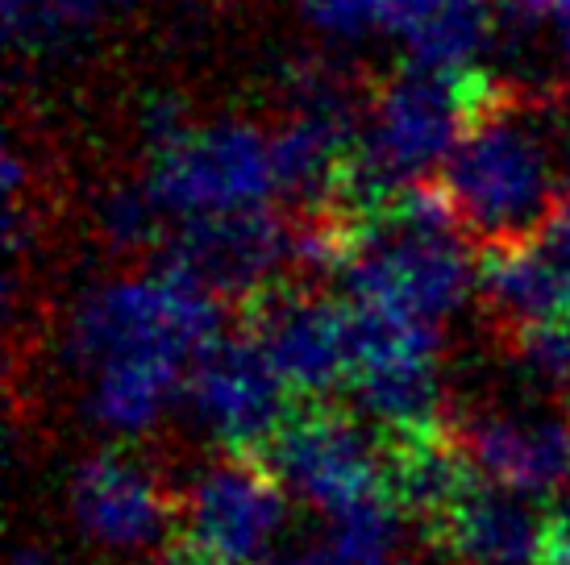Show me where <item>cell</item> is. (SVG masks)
Wrapping results in <instances>:
<instances>
[{
  "instance_id": "cell-11",
  "label": "cell",
  "mask_w": 570,
  "mask_h": 565,
  "mask_svg": "<svg viewBox=\"0 0 570 565\" xmlns=\"http://www.w3.org/2000/svg\"><path fill=\"white\" fill-rule=\"evenodd\" d=\"M250 337L263 346L271 366L284 375L287 391L330 399L346 391L354 370V308L317 287H275L250 299Z\"/></svg>"
},
{
  "instance_id": "cell-28",
  "label": "cell",
  "mask_w": 570,
  "mask_h": 565,
  "mask_svg": "<svg viewBox=\"0 0 570 565\" xmlns=\"http://www.w3.org/2000/svg\"><path fill=\"white\" fill-rule=\"evenodd\" d=\"M558 30H562V47H567V54H570V9L558 13Z\"/></svg>"
},
{
  "instance_id": "cell-30",
  "label": "cell",
  "mask_w": 570,
  "mask_h": 565,
  "mask_svg": "<svg viewBox=\"0 0 570 565\" xmlns=\"http://www.w3.org/2000/svg\"><path fill=\"white\" fill-rule=\"evenodd\" d=\"M171 565H208V562H200V557H191V553L184 549V553H179V557H175Z\"/></svg>"
},
{
  "instance_id": "cell-12",
  "label": "cell",
  "mask_w": 570,
  "mask_h": 565,
  "mask_svg": "<svg viewBox=\"0 0 570 565\" xmlns=\"http://www.w3.org/2000/svg\"><path fill=\"white\" fill-rule=\"evenodd\" d=\"M462 457L479 478L529 499L570 495V408L558 404H508L479 408L459 424Z\"/></svg>"
},
{
  "instance_id": "cell-9",
  "label": "cell",
  "mask_w": 570,
  "mask_h": 565,
  "mask_svg": "<svg viewBox=\"0 0 570 565\" xmlns=\"http://www.w3.org/2000/svg\"><path fill=\"white\" fill-rule=\"evenodd\" d=\"M179 408L222 454L263 457L292 416V391L250 333H222L191 361Z\"/></svg>"
},
{
  "instance_id": "cell-15",
  "label": "cell",
  "mask_w": 570,
  "mask_h": 565,
  "mask_svg": "<svg viewBox=\"0 0 570 565\" xmlns=\"http://www.w3.org/2000/svg\"><path fill=\"white\" fill-rule=\"evenodd\" d=\"M554 524L541 499L479 478L450 503L433 533L459 565H550Z\"/></svg>"
},
{
  "instance_id": "cell-24",
  "label": "cell",
  "mask_w": 570,
  "mask_h": 565,
  "mask_svg": "<svg viewBox=\"0 0 570 565\" xmlns=\"http://www.w3.org/2000/svg\"><path fill=\"white\" fill-rule=\"evenodd\" d=\"M554 126H558V146H562V158H567V171H570V79L567 88H562V100H558Z\"/></svg>"
},
{
  "instance_id": "cell-17",
  "label": "cell",
  "mask_w": 570,
  "mask_h": 565,
  "mask_svg": "<svg viewBox=\"0 0 570 565\" xmlns=\"http://www.w3.org/2000/svg\"><path fill=\"white\" fill-rule=\"evenodd\" d=\"M479 299L508 333L567 316L562 287L538 237L488 246L479 258Z\"/></svg>"
},
{
  "instance_id": "cell-21",
  "label": "cell",
  "mask_w": 570,
  "mask_h": 565,
  "mask_svg": "<svg viewBox=\"0 0 570 565\" xmlns=\"http://www.w3.org/2000/svg\"><path fill=\"white\" fill-rule=\"evenodd\" d=\"M517 366L554 399H570V316L517 329Z\"/></svg>"
},
{
  "instance_id": "cell-5",
  "label": "cell",
  "mask_w": 570,
  "mask_h": 565,
  "mask_svg": "<svg viewBox=\"0 0 570 565\" xmlns=\"http://www.w3.org/2000/svg\"><path fill=\"white\" fill-rule=\"evenodd\" d=\"M142 179L171 229L275 208L284 196L275 138L250 121H188L150 146Z\"/></svg>"
},
{
  "instance_id": "cell-16",
  "label": "cell",
  "mask_w": 570,
  "mask_h": 565,
  "mask_svg": "<svg viewBox=\"0 0 570 565\" xmlns=\"http://www.w3.org/2000/svg\"><path fill=\"white\" fill-rule=\"evenodd\" d=\"M500 0H396L387 38L409 67L483 76L479 67L500 33Z\"/></svg>"
},
{
  "instance_id": "cell-13",
  "label": "cell",
  "mask_w": 570,
  "mask_h": 565,
  "mask_svg": "<svg viewBox=\"0 0 570 565\" xmlns=\"http://www.w3.org/2000/svg\"><path fill=\"white\" fill-rule=\"evenodd\" d=\"M358 121H363V112L354 109L342 79L321 67L296 71L292 109H287L284 126L271 129L284 196L313 208L333 205L330 196H342V184H346Z\"/></svg>"
},
{
  "instance_id": "cell-26",
  "label": "cell",
  "mask_w": 570,
  "mask_h": 565,
  "mask_svg": "<svg viewBox=\"0 0 570 565\" xmlns=\"http://www.w3.org/2000/svg\"><path fill=\"white\" fill-rule=\"evenodd\" d=\"M9 565H55V557H50L47 549H38V545H26V549L13 553V562Z\"/></svg>"
},
{
  "instance_id": "cell-31",
  "label": "cell",
  "mask_w": 570,
  "mask_h": 565,
  "mask_svg": "<svg viewBox=\"0 0 570 565\" xmlns=\"http://www.w3.org/2000/svg\"><path fill=\"white\" fill-rule=\"evenodd\" d=\"M550 4H554V17L567 13V9H570V0H550Z\"/></svg>"
},
{
  "instance_id": "cell-29",
  "label": "cell",
  "mask_w": 570,
  "mask_h": 565,
  "mask_svg": "<svg viewBox=\"0 0 570 565\" xmlns=\"http://www.w3.org/2000/svg\"><path fill=\"white\" fill-rule=\"evenodd\" d=\"M105 4H109V13H126V9L142 4V0H105Z\"/></svg>"
},
{
  "instance_id": "cell-4",
  "label": "cell",
  "mask_w": 570,
  "mask_h": 565,
  "mask_svg": "<svg viewBox=\"0 0 570 565\" xmlns=\"http://www.w3.org/2000/svg\"><path fill=\"white\" fill-rule=\"evenodd\" d=\"M488 83L483 76H442L409 63L383 79L366 100L342 184L354 212L442 179Z\"/></svg>"
},
{
  "instance_id": "cell-8",
  "label": "cell",
  "mask_w": 570,
  "mask_h": 565,
  "mask_svg": "<svg viewBox=\"0 0 570 565\" xmlns=\"http://www.w3.org/2000/svg\"><path fill=\"white\" fill-rule=\"evenodd\" d=\"M292 495L258 454H222L179 490V536L208 565H271L284 553Z\"/></svg>"
},
{
  "instance_id": "cell-6",
  "label": "cell",
  "mask_w": 570,
  "mask_h": 565,
  "mask_svg": "<svg viewBox=\"0 0 570 565\" xmlns=\"http://www.w3.org/2000/svg\"><path fill=\"white\" fill-rule=\"evenodd\" d=\"M263 462L325 524L392 495V445L354 408H330L325 399L292 408Z\"/></svg>"
},
{
  "instance_id": "cell-25",
  "label": "cell",
  "mask_w": 570,
  "mask_h": 565,
  "mask_svg": "<svg viewBox=\"0 0 570 565\" xmlns=\"http://www.w3.org/2000/svg\"><path fill=\"white\" fill-rule=\"evenodd\" d=\"M550 565H570V512H562L554 524V553H550Z\"/></svg>"
},
{
  "instance_id": "cell-10",
  "label": "cell",
  "mask_w": 570,
  "mask_h": 565,
  "mask_svg": "<svg viewBox=\"0 0 570 565\" xmlns=\"http://www.w3.org/2000/svg\"><path fill=\"white\" fill-rule=\"evenodd\" d=\"M67 516L76 533L112 557H146L179 528V499L146 457L121 445L80 457L67 478Z\"/></svg>"
},
{
  "instance_id": "cell-3",
  "label": "cell",
  "mask_w": 570,
  "mask_h": 565,
  "mask_svg": "<svg viewBox=\"0 0 570 565\" xmlns=\"http://www.w3.org/2000/svg\"><path fill=\"white\" fill-rule=\"evenodd\" d=\"M562 175L554 117L488 83L438 184L466 234L504 246L546 229L567 200Z\"/></svg>"
},
{
  "instance_id": "cell-7",
  "label": "cell",
  "mask_w": 570,
  "mask_h": 565,
  "mask_svg": "<svg viewBox=\"0 0 570 565\" xmlns=\"http://www.w3.org/2000/svg\"><path fill=\"white\" fill-rule=\"evenodd\" d=\"M354 308V304H350ZM350 404L387 445L442 433V329L409 316L354 308Z\"/></svg>"
},
{
  "instance_id": "cell-1",
  "label": "cell",
  "mask_w": 570,
  "mask_h": 565,
  "mask_svg": "<svg viewBox=\"0 0 570 565\" xmlns=\"http://www.w3.org/2000/svg\"><path fill=\"white\" fill-rule=\"evenodd\" d=\"M222 325V296L171 258L83 287L67 316V361L80 375L88 424L112 440L159 428Z\"/></svg>"
},
{
  "instance_id": "cell-20",
  "label": "cell",
  "mask_w": 570,
  "mask_h": 565,
  "mask_svg": "<svg viewBox=\"0 0 570 565\" xmlns=\"http://www.w3.org/2000/svg\"><path fill=\"white\" fill-rule=\"evenodd\" d=\"M396 0H301L304 26L330 47H363L392 30Z\"/></svg>"
},
{
  "instance_id": "cell-22",
  "label": "cell",
  "mask_w": 570,
  "mask_h": 565,
  "mask_svg": "<svg viewBox=\"0 0 570 565\" xmlns=\"http://www.w3.org/2000/svg\"><path fill=\"white\" fill-rule=\"evenodd\" d=\"M533 237L541 241V250H546L550 267H554L558 287H562V304H567V316H570V200H562L554 217L546 220V229Z\"/></svg>"
},
{
  "instance_id": "cell-23",
  "label": "cell",
  "mask_w": 570,
  "mask_h": 565,
  "mask_svg": "<svg viewBox=\"0 0 570 565\" xmlns=\"http://www.w3.org/2000/svg\"><path fill=\"white\" fill-rule=\"evenodd\" d=\"M271 565H350V562L337 553V545H333L330 536H325V541H308L301 549H284Z\"/></svg>"
},
{
  "instance_id": "cell-19",
  "label": "cell",
  "mask_w": 570,
  "mask_h": 565,
  "mask_svg": "<svg viewBox=\"0 0 570 565\" xmlns=\"http://www.w3.org/2000/svg\"><path fill=\"white\" fill-rule=\"evenodd\" d=\"M96 225H100V237L121 254H138L163 237H171V225L163 217L159 200L146 188V179L112 184L96 205Z\"/></svg>"
},
{
  "instance_id": "cell-2",
  "label": "cell",
  "mask_w": 570,
  "mask_h": 565,
  "mask_svg": "<svg viewBox=\"0 0 570 565\" xmlns=\"http://www.w3.org/2000/svg\"><path fill=\"white\" fill-rule=\"evenodd\" d=\"M354 308L409 316L433 329L479 296V262L442 184H416L350 217V250L337 270Z\"/></svg>"
},
{
  "instance_id": "cell-14",
  "label": "cell",
  "mask_w": 570,
  "mask_h": 565,
  "mask_svg": "<svg viewBox=\"0 0 570 565\" xmlns=\"http://www.w3.org/2000/svg\"><path fill=\"white\" fill-rule=\"evenodd\" d=\"M171 262L222 299H258L296 270V225L275 208L171 229Z\"/></svg>"
},
{
  "instance_id": "cell-18",
  "label": "cell",
  "mask_w": 570,
  "mask_h": 565,
  "mask_svg": "<svg viewBox=\"0 0 570 565\" xmlns=\"http://www.w3.org/2000/svg\"><path fill=\"white\" fill-rule=\"evenodd\" d=\"M100 17H109L105 0H4V33L13 50L26 54L63 50L71 38L92 30Z\"/></svg>"
},
{
  "instance_id": "cell-27",
  "label": "cell",
  "mask_w": 570,
  "mask_h": 565,
  "mask_svg": "<svg viewBox=\"0 0 570 565\" xmlns=\"http://www.w3.org/2000/svg\"><path fill=\"white\" fill-rule=\"evenodd\" d=\"M383 565H429L425 557H416V553H396L392 562H383Z\"/></svg>"
}]
</instances>
